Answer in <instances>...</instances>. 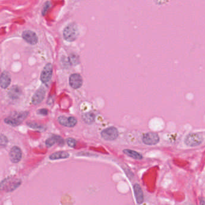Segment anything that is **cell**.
I'll list each match as a JSON object with an SVG mask.
<instances>
[{"label": "cell", "instance_id": "obj_18", "mask_svg": "<svg viewBox=\"0 0 205 205\" xmlns=\"http://www.w3.org/2000/svg\"><path fill=\"white\" fill-rule=\"evenodd\" d=\"M82 120L88 125L92 124L95 120V114L92 112L84 113L82 116Z\"/></svg>", "mask_w": 205, "mask_h": 205}, {"label": "cell", "instance_id": "obj_12", "mask_svg": "<svg viewBox=\"0 0 205 205\" xmlns=\"http://www.w3.org/2000/svg\"><path fill=\"white\" fill-rule=\"evenodd\" d=\"M58 122L60 125L65 127L72 128L74 127L77 123V120L75 117L70 116H60L58 117Z\"/></svg>", "mask_w": 205, "mask_h": 205}, {"label": "cell", "instance_id": "obj_23", "mask_svg": "<svg viewBox=\"0 0 205 205\" xmlns=\"http://www.w3.org/2000/svg\"><path fill=\"white\" fill-rule=\"evenodd\" d=\"M51 7V4L50 1H46L43 7V9H42V12L43 16H45L47 13L48 11L50 10Z\"/></svg>", "mask_w": 205, "mask_h": 205}, {"label": "cell", "instance_id": "obj_16", "mask_svg": "<svg viewBox=\"0 0 205 205\" xmlns=\"http://www.w3.org/2000/svg\"><path fill=\"white\" fill-rule=\"evenodd\" d=\"M22 94V90L21 88L18 85H14L11 87L8 92V96L10 99L13 100L18 99L20 98Z\"/></svg>", "mask_w": 205, "mask_h": 205}, {"label": "cell", "instance_id": "obj_17", "mask_svg": "<svg viewBox=\"0 0 205 205\" xmlns=\"http://www.w3.org/2000/svg\"><path fill=\"white\" fill-rule=\"evenodd\" d=\"M70 155L66 152H58L51 154L49 158L51 160H58L61 159H66L68 158Z\"/></svg>", "mask_w": 205, "mask_h": 205}, {"label": "cell", "instance_id": "obj_9", "mask_svg": "<svg viewBox=\"0 0 205 205\" xmlns=\"http://www.w3.org/2000/svg\"><path fill=\"white\" fill-rule=\"evenodd\" d=\"M45 94H46L45 88L43 86H41L34 93V95L32 98L31 102H32L33 104L37 105L39 104H40L43 101V100L44 99L45 96Z\"/></svg>", "mask_w": 205, "mask_h": 205}, {"label": "cell", "instance_id": "obj_3", "mask_svg": "<svg viewBox=\"0 0 205 205\" xmlns=\"http://www.w3.org/2000/svg\"><path fill=\"white\" fill-rule=\"evenodd\" d=\"M21 184V180H12L10 178H8L0 183V190H5L6 192H11L18 188Z\"/></svg>", "mask_w": 205, "mask_h": 205}, {"label": "cell", "instance_id": "obj_13", "mask_svg": "<svg viewBox=\"0 0 205 205\" xmlns=\"http://www.w3.org/2000/svg\"><path fill=\"white\" fill-rule=\"evenodd\" d=\"M58 144L60 146H63L65 144V140L63 138L59 136L53 135L48 138L45 141V145L47 147L50 148L55 144Z\"/></svg>", "mask_w": 205, "mask_h": 205}, {"label": "cell", "instance_id": "obj_21", "mask_svg": "<svg viewBox=\"0 0 205 205\" xmlns=\"http://www.w3.org/2000/svg\"><path fill=\"white\" fill-rule=\"evenodd\" d=\"M69 62V64L70 65H76L78 64H79V57L78 56L75 55V54H72L69 56L68 59Z\"/></svg>", "mask_w": 205, "mask_h": 205}, {"label": "cell", "instance_id": "obj_7", "mask_svg": "<svg viewBox=\"0 0 205 205\" xmlns=\"http://www.w3.org/2000/svg\"><path fill=\"white\" fill-rule=\"evenodd\" d=\"M143 142L147 145L152 146L155 145L159 141V136L153 133H147L143 135L142 138Z\"/></svg>", "mask_w": 205, "mask_h": 205}, {"label": "cell", "instance_id": "obj_22", "mask_svg": "<svg viewBox=\"0 0 205 205\" xmlns=\"http://www.w3.org/2000/svg\"><path fill=\"white\" fill-rule=\"evenodd\" d=\"M8 140L6 136L3 134H0V148L5 147L8 144Z\"/></svg>", "mask_w": 205, "mask_h": 205}, {"label": "cell", "instance_id": "obj_14", "mask_svg": "<svg viewBox=\"0 0 205 205\" xmlns=\"http://www.w3.org/2000/svg\"><path fill=\"white\" fill-rule=\"evenodd\" d=\"M11 83V76L10 73L7 72H3L0 75V87L2 88H7Z\"/></svg>", "mask_w": 205, "mask_h": 205}, {"label": "cell", "instance_id": "obj_10", "mask_svg": "<svg viewBox=\"0 0 205 205\" xmlns=\"http://www.w3.org/2000/svg\"><path fill=\"white\" fill-rule=\"evenodd\" d=\"M22 155L21 149L18 146H13L9 152L10 159L13 163L19 162L21 160Z\"/></svg>", "mask_w": 205, "mask_h": 205}, {"label": "cell", "instance_id": "obj_5", "mask_svg": "<svg viewBox=\"0 0 205 205\" xmlns=\"http://www.w3.org/2000/svg\"><path fill=\"white\" fill-rule=\"evenodd\" d=\"M53 72V69L52 65L51 63L46 64L40 75L41 81L45 84H48L52 78Z\"/></svg>", "mask_w": 205, "mask_h": 205}, {"label": "cell", "instance_id": "obj_19", "mask_svg": "<svg viewBox=\"0 0 205 205\" xmlns=\"http://www.w3.org/2000/svg\"><path fill=\"white\" fill-rule=\"evenodd\" d=\"M27 125L30 127L31 128L37 130L38 131L40 132H43L45 131L46 130V127L45 125H42V124H39L36 122H27Z\"/></svg>", "mask_w": 205, "mask_h": 205}, {"label": "cell", "instance_id": "obj_20", "mask_svg": "<svg viewBox=\"0 0 205 205\" xmlns=\"http://www.w3.org/2000/svg\"><path fill=\"white\" fill-rule=\"evenodd\" d=\"M123 152L127 156L132 158H134L135 159H142L143 158L141 154H140L139 153L137 152L135 150H133L130 149H125L123 150Z\"/></svg>", "mask_w": 205, "mask_h": 205}, {"label": "cell", "instance_id": "obj_2", "mask_svg": "<svg viewBox=\"0 0 205 205\" xmlns=\"http://www.w3.org/2000/svg\"><path fill=\"white\" fill-rule=\"evenodd\" d=\"M79 31L78 26L75 23H71L65 28L63 31V37L68 42H73L78 37Z\"/></svg>", "mask_w": 205, "mask_h": 205}, {"label": "cell", "instance_id": "obj_4", "mask_svg": "<svg viewBox=\"0 0 205 205\" xmlns=\"http://www.w3.org/2000/svg\"><path fill=\"white\" fill-rule=\"evenodd\" d=\"M203 136L200 133H191L188 134L185 139V144L190 147L199 146L203 141Z\"/></svg>", "mask_w": 205, "mask_h": 205}, {"label": "cell", "instance_id": "obj_24", "mask_svg": "<svg viewBox=\"0 0 205 205\" xmlns=\"http://www.w3.org/2000/svg\"><path fill=\"white\" fill-rule=\"evenodd\" d=\"M66 143L68 144L69 147H75L76 145V141L72 138H68L67 139H66Z\"/></svg>", "mask_w": 205, "mask_h": 205}, {"label": "cell", "instance_id": "obj_27", "mask_svg": "<svg viewBox=\"0 0 205 205\" xmlns=\"http://www.w3.org/2000/svg\"><path fill=\"white\" fill-rule=\"evenodd\" d=\"M201 199V202H200V205H205V199L204 198H200Z\"/></svg>", "mask_w": 205, "mask_h": 205}, {"label": "cell", "instance_id": "obj_26", "mask_svg": "<svg viewBox=\"0 0 205 205\" xmlns=\"http://www.w3.org/2000/svg\"><path fill=\"white\" fill-rule=\"evenodd\" d=\"M54 102V100L50 97V98H48V100L47 101V103L48 105H52V104Z\"/></svg>", "mask_w": 205, "mask_h": 205}, {"label": "cell", "instance_id": "obj_15", "mask_svg": "<svg viewBox=\"0 0 205 205\" xmlns=\"http://www.w3.org/2000/svg\"><path fill=\"white\" fill-rule=\"evenodd\" d=\"M133 188L137 203L139 205L143 203L144 202V195L141 187L139 186V185L136 184L134 185Z\"/></svg>", "mask_w": 205, "mask_h": 205}, {"label": "cell", "instance_id": "obj_11", "mask_svg": "<svg viewBox=\"0 0 205 205\" xmlns=\"http://www.w3.org/2000/svg\"><path fill=\"white\" fill-rule=\"evenodd\" d=\"M82 78L78 73H73L69 77V84L72 88L78 89L82 85Z\"/></svg>", "mask_w": 205, "mask_h": 205}, {"label": "cell", "instance_id": "obj_6", "mask_svg": "<svg viewBox=\"0 0 205 205\" xmlns=\"http://www.w3.org/2000/svg\"><path fill=\"white\" fill-rule=\"evenodd\" d=\"M102 137L107 141H113L119 136V132L115 127H110L101 132Z\"/></svg>", "mask_w": 205, "mask_h": 205}, {"label": "cell", "instance_id": "obj_25", "mask_svg": "<svg viewBox=\"0 0 205 205\" xmlns=\"http://www.w3.org/2000/svg\"><path fill=\"white\" fill-rule=\"evenodd\" d=\"M37 113L42 116H47L48 114V110L46 108H42V109L37 110Z\"/></svg>", "mask_w": 205, "mask_h": 205}, {"label": "cell", "instance_id": "obj_8", "mask_svg": "<svg viewBox=\"0 0 205 205\" xmlns=\"http://www.w3.org/2000/svg\"><path fill=\"white\" fill-rule=\"evenodd\" d=\"M23 39L28 43L34 45L38 42V37L36 34L31 30H25L22 34Z\"/></svg>", "mask_w": 205, "mask_h": 205}, {"label": "cell", "instance_id": "obj_1", "mask_svg": "<svg viewBox=\"0 0 205 205\" xmlns=\"http://www.w3.org/2000/svg\"><path fill=\"white\" fill-rule=\"evenodd\" d=\"M29 112H14L4 119V122L11 127H17L21 125L28 116Z\"/></svg>", "mask_w": 205, "mask_h": 205}]
</instances>
